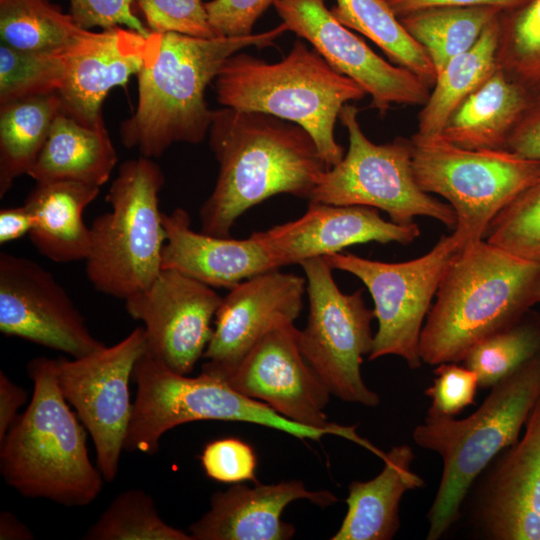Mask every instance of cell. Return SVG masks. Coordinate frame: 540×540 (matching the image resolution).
<instances>
[{
  "label": "cell",
  "instance_id": "6da1fadb",
  "mask_svg": "<svg viewBox=\"0 0 540 540\" xmlns=\"http://www.w3.org/2000/svg\"><path fill=\"white\" fill-rule=\"evenodd\" d=\"M208 137L219 169L199 212L205 234L229 237L244 212L274 195L310 199L330 169L305 129L270 114L215 109Z\"/></svg>",
  "mask_w": 540,
  "mask_h": 540
},
{
  "label": "cell",
  "instance_id": "7a4b0ae2",
  "mask_svg": "<svg viewBox=\"0 0 540 540\" xmlns=\"http://www.w3.org/2000/svg\"><path fill=\"white\" fill-rule=\"evenodd\" d=\"M286 31L281 23L241 37L151 32L137 74V107L120 127L122 144L137 149L141 156L156 158L175 143H201L214 115L205 92L227 59L248 47L272 46Z\"/></svg>",
  "mask_w": 540,
  "mask_h": 540
},
{
  "label": "cell",
  "instance_id": "3957f363",
  "mask_svg": "<svg viewBox=\"0 0 540 540\" xmlns=\"http://www.w3.org/2000/svg\"><path fill=\"white\" fill-rule=\"evenodd\" d=\"M540 302V262L481 240L461 250L443 275L425 319L423 363L464 360L481 340Z\"/></svg>",
  "mask_w": 540,
  "mask_h": 540
},
{
  "label": "cell",
  "instance_id": "277c9868",
  "mask_svg": "<svg viewBox=\"0 0 540 540\" xmlns=\"http://www.w3.org/2000/svg\"><path fill=\"white\" fill-rule=\"evenodd\" d=\"M27 374L32 398L0 441L1 475L24 497L87 506L104 478L89 459L84 425L58 387L53 358H33Z\"/></svg>",
  "mask_w": 540,
  "mask_h": 540
},
{
  "label": "cell",
  "instance_id": "5b68a950",
  "mask_svg": "<svg viewBox=\"0 0 540 540\" xmlns=\"http://www.w3.org/2000/svg\"><path fill=\"white\" fill-rule=\"evenodd\" d=\"M463 419L428 409L413 430L421 448L438 453L442 476L427 513V540L442 538L459 520L473 483L491 461L516 443L540 397V353L496 383Z\"/></svg>",
  "mask_w": 540,
  "mask_h": 540
},
{
  "label": "cell",
  "instance_id": "8992f818",
  "mask_svg": "<svg viewBox=\"0 0 540 540\" xmlns=\"http://www.w3.org/2000/svg\"><path fill=\"white\" fill-rule=\"evenodd\" d=\"M215 90L223 107L262 112L301 126L329 168L345 155L334 135L343 106L366 95L301 40L275 63L241 51L232 55L215 79Z\"/></svg>",
  "mask_w": 540,
  "mask_h": 540
},
{
  "label": "cell",
  "instance_id": "52a82bcc",
  "mask_svg": "<svg viewBox=\"0 0 540 540\" xmlns=\"http://www.w3.org/2000/svg\"><path fill=\"white\" fill-rule=\"evenodd\" d=\"M161 168L139 156L123 162L106 195L111 210L90 226L85 272L93 287L119 299L146 289L162 270L166 232L159 209Z\"/></svg>",
  "mask_w": 540,
  "mask_h": 540
},
{
  "label": "cell",
  "instance_id": "ba28073f",
  "mask_svg": "<svg viewBox=\"0 0 540 540\" xmlns=\"http://www.w3.org/2000/svg\"><path fill=\"white\" fill-rule=\"evenodd\" d=\"M136 398L124 441V451L154 454L170 429L193 421L246 422L280 430L301 440L318 441L335 429L292 421L267 404L243 395L221 375L203 369L196 377L178 374L144 353L132 375Z\"/></svg>",
  "mask_w": 540,
  "mask_h": 540
},
{
  "label": "cell",
  "instance_id": "9c48e42d",
  "mask_svg": "<svg viewBox=\"0 0 540 540\" xmlns=\"http://www.w3.org/2000/svg\"><path fill=\"white\" fill-rule=\"evenodd\" d=\"M411 141L415 179L423 191L443 197L453 208V234L461 250L484 240L495 216L540 178V160L508 149H465L441 135L417 133Z\"/></svg>",
  "mask_w": 540,
  "mask_h": 540
},
{
  "label": "cell",
  "instance_id": "30bf717a",
  "mask_svg": "<svg viewBox=\"0 0 540 540\" xmlns=\"http://www.w3.org/2000/svg\"><path fill=\"white\" fill-rule=\"evenodd\" d=\"M358 112L352 104L343 106L339 119L348 133L347 153L324 172L309 201L381 209L400 225L426 216L454 229L453 208L423 191L415 179L411 138L375 144L362 131Z\"/></svg>",
  "mask_w": 540,
  "mask_h": 540
},
{
  "label": "cell",
  "instance_id": "8fae6325",
  "mask_svg": "<svg viewBox=\"0 0 540 540\" xmlns=\"http://www.w3.org/2000/svg\"><path fill=\"white\" fill-rule=\"evenodd\" d=\"M306 276L309 313L299 330V348L309 365L339 399L376 407L380 397L365 384L363 357L371 353L373 309L366 306L362 289L347 294L336 284L333 268L323 257L299 264Z\"/></svg>",
  "mask_w": 540,
  "mask_h": 540
},
{
  "label": "cell",
  "instance_id": "7c38bea8",
  "mask_svg": "<svg viewBox=\"0 0 540 540\" xmlns=\"http://www.w3.org/2000/svg\"><path fill=\"white\" fill-rule=\"evenodd\" d=\"M460 251L452 233L441 236L426 254L404 262H382L341 252L323 256L333 269L361 280L373 299L378 330L369 360L395 355L410 369L421 367L419 345L425 319L443 275Z\"/></svg>",
  "mask_w": 540,
  "mask_h": 540
},
{
  "label": "cell",
  "instance_id": "4fadbf2b",
  "mask_svg": "<svg viewBox=\"0 0 540 540\" xmlns=\"http://www.w3.org/2000/svg\"><path fill=\"white\" fill-rule=\"evenodd\" d=\"M145 352V330L137 327L120 342L86 356L53 358L58 387L91 435L96 466L108 482L118 475L133 406L129 382Z\"/></svg>",
  "mask_w": 540,
  "mask_h": 540
},
{
  "label": "cell",
  "instance_id": "5bb4252c",
  "mask_svg": "<svg viewBox=\"0 0 540 540\" xmlns=\"http://www.w3.org/2000/svg\"><path fill=\"white\" fill-rule=\"evenodd\" d=\"M298 338L294 324L273 330L223 378L238 392L267 404L282 416L306 426L335 429L383 459L386 453L360 437L356 426L327 420L324 409L331 392L303 357Z\"/></svg>",
  "mask_w": 540,
  "mask_h": 540
},
{
  "label": "cell",
  "instance_id": "9a60e30c",
  "mask_svg": "<svg viewBox=\"0 0 540 540\" xmlns=\"http://www.w3.org/2000/svg\"><path fill=\"white\" fill-rule=\"evenodd\" d=\"M287 31L309 42L337 72L370 95V106L385 115L395 105H424L430 86L412 71L375 53L351 29L342 25L326 0H275Z\"/></svg>",
  "mask_w": 540,
  "mask_h": 540
},
{
  "label": "cell",
  "instance_id": "2e32d148",
  "mask_svg": "<svg viewBox=\"0 0 540 540\" xmlns=\"http://www.w3.org/2000/svg\"><path fill=\"white\" fill-rule=\"evenodd\" d=\"M463 503L479 538L540 540V397L522 437L491 461Z\"/></svg>",
  "mask_w": 540,
  "mask_h": 540
},
{
  "label": "cell",
  "instance_id": "e0dca14e",
  "mask_svg": "<svg viewBox=\"0 0 540 540\" xmlns=\"http://www.w3.org/2000/svg\"><path fill=\"white\" fill-rule=\"evenodd\" d=\"M0 331L72 358L106 345L93 336L71 297L37 262L0 253Z\"/></svg>",
  "mask_w": 540,
  "mask_h": 540
},
{
  "label": "cell",
  "instance_id": "ac0fdd59",
  "mask_svg": "<svg viewBox=\"0 0 540 540\" xmlns=\"http://www.w3.org/2000/svg\"><path fill=\"white\" fill-rule=\"evenodd\" d=\"M222 299L213 287L164 268L149 287L124 301L130 317L144 325L146 353L188 375L210 342Z\"/></svg>",
  "mask_w": 540,
  "mask_h": 540
},
{
  "label": "cell",
  "instance_id": "d6986e66",
  "mask_svg": "<svg viewBox=\"0 0 540 540\" xmlns=\"http://www.w3.org/2000/svg\"><path fill=\"white\" fill-rule=\"evenodd\" d=\"M306 278L279 269L244 280L223 297L202 368L222 377L267 334L294 324L303 308Z\"/></svg>",
  "mask_w": 540,
  "mask_h": 540
},
{
  "label": "cell",
  "instance_id": "ffe728a7",
  "mask_svg": "<svg viewBox=\"0 0 540 540\" xmlns=\"http://www.w3.org/2000/svg\"><path fill=\"white\" fill-rule=\"evenodd\" d=\"M253 235L283 267L359 243L408 245L420 236V228L416 223L386 221L373 207L309 201L306 212L298 219Z\"/></svg>",
  "mask_w": 540,
  "mask_h": 540
},
{
  "label": "cell",
  "instance_id": "44dd1931",
  "mask_svg": "<svg viewBox=\"0 0 540 540\" xmlns=\"http://www.w3.org/2000/svg\"><path fill=\"white\" fill-rule=\"evenodd\" d=\"M148 45V36L122 26L94 32L70 54L57 92L60 112L89 128H106L104 99L112 88L140 72Z\"/></svg>",
  "mask_w": 540,
  "mask_h": 540
},
{
  "label": "cell",
  "instance_id": "7402d4cb",
  "mask_svg": "<svg viewBox=\"0 0 540 540\" xmlns=\"http://www.w3.org/2000/svg\"><path fill=\"white\" fill-rule=\"evenodd\" d=\"M306 499L326 507L337 497L327 490L309 491L300 480L254 486L236 483L211 496L209 510L189 526L193 540H288L295 528L282 521L284 509Z\"/></svg>",
  "mask_w": 540,
  "mask_h": 540
},
{
  "label": "cell",
  "instance_id": "603a6c76",
  "mask_svg": "<svg viewBox=\"0 0 540 540\" xmlns=\"http://www.w3.org/2000/svg\"><path fill=\"white\" fill-rule=\"evenodd\" d=\"M166 241L162 269H175L213 288L231 289L246 279L282 268L253 233L245 239L196 232L189 213L162 212Z\"/></svg>",
  "mask_w": 540,
  "mask_h": 540
},
{
  "label": "cell",
  "instance_id": "cb8c5ba5",
  "mask_svg": "<svg viewBox=\"0 0 540 540\" xmlns=\"http://www.w3.org/2000/svg\"><path fill=\"white\" fill-rule=\"evenodd\" d=\"M415 459L408 444L386 453L384 467L371 480L352 481L346 499L347 512L332 540H390L400 528L399 507L407 491L425 486L412 471Z\"/></svg>",
  "mask_w": 540,
  "mask_h": 540
},
{
  "label": "cell",
  "instance_id": "d4e9b609",
  "mask_svg": "<svg viewBox=\"0 0 540 540\" xmlns=\"http://www.w3.org/2000/svg\"><path fill=\"white\" fill-rule=\"evenodd\" d=\"M100 187L74 181L38 182L24 204L33 216L29 237L34 247L56 263L86 260L91 230L83 219Z\"/></svg>",
  "mask_w": 540,
  "mask_h": 540
},
{
  "label": "cell",
  "instance_id": "484cf974",
  "mask_svg": "<svg viewBox=\"0 0 540 540\" xmlns=\"http://www.w3.org/2000/svg\"><path fill=\"white\" fill-rule=\"evenodd\" d=\"M531 99L521 85L497 68L451 114L441 136L465 149H507L508 138Z\"/></svg>",
  "mask_w": 540,
  "mask_h": 540
},
{
  "label": "cell",
  "instance_id": "4316f807",
  "mask_svg": "<svg viewBox=\"0 0 540 540\" xmlns=\"http://www.w3.org/2000/svg\"><path fill=\"white\" fill-rule=\"evenodd\" d=\"M117 162V152L106 128H89L59 112L27 175L37 183L74 181L101 187Z\"/></svg>",
  "mask_w": 540,
  "mask_h": 540
},
{
  "label": "cell",
  "instance_id": "83f0119b",
  "mask_svg": "<svg viewBox=\"0 0 540 540\" xmlns=\"http://www.w3.org/2000/svg\"><path fill=\"white\" fill-rule=\"evenodd\" d=\"M498 36L499 16L488 24L469 50L452 58L437 74L429 97L418 113L417 134L441 135L457 107L496 71Z\"/></svg>",
  "mask_w": 540,
  "mask_h": 540
},
{
  "label": "cell",
  "instance_id": "f1b7e54d",
  "mask_svg": "<svg viewBox=\"0 0 540 540\" xmlns=\"http://www.w3.org/2000/svg\"><path fill=\"white\" fill-rule=\"evenodd\" d=\"M60 112L57 93L0 105V198L36 162Z\"/></svg>",
  "mask_w": 540,
  "mask_h": 540
},
{
  "label": "cell",
  "instance_id": "f546056e",
  "mask_svg": "<svg viewBox=\"0 0 540 540\" xmlns=\"http://www.w3.org/2000/svg\"><path fill=\"white\" fill-rule=\"evenodd\" d=\"M93 33L50 0H0L1 44L10 48L25 52L70 51Z\"/></svg>",
  "mask_w": 540,
  "mask_h": 540
},
{
  "label": "cell",
  "instance_id": "4dcf8cb0",
  "mask_svg": "<svg viewBox=\"0 0 540 540\" xmlns=\"http://www.w3.org/2000/svg\"><path fill=\"white\" fill-rule=\"evenodd\" d=\"M502 11L491 6L432 7L398 18L438 74L452 58L469 50Z\"/></svg>",
  "mask_w": 540,
  "mask_h": 540
},
{
  "label": "cell",
  "instance_id": "1f68e13d",
  "mask_svg": "<svg viewBox=\"0 0 540 540\" xmlns=\"http://www.w3.org/2000/svg\"><path fill=\"white\" fill-rule=\"evenodd\" d=\"M331 12L342 25L376 44L390 62L412 71L432 87L437 77L433 63L386 0H336Z\"/></svg>",
  "mask_w": 540,
  "mask_h": 540
},
{
  "label": "cell",
  "instance_id": "d6a6232c",
  "mask_svg": "<svg viewBox=\"0 0 540 540\" xmlns=\"http://www.w3.org/2000/svg\"><path fill=\"white\" fill-rule=\"evenodd\" d=\"M540 353V313L529 310L511 325L477 343L464 365L473 370L479 387L491 388Z\"/></svg>",
  "mask_w": 540,
  "mask_h": 540
},
{
  "label": "cell",
  "instance_id": "836d02e7",
  "mask_svg": "<svg viewBox=\"0 0 540 540\" xmlns=\"http://www.w3.org/2000/svg\"><path fill=\"white\" fill-rule=\"evenodd\" d=\"M496 60L532 97L540 95V0L500 13Z\"/></svg>",
  "mask_w": 540,
  "mask_h": 540
},
{
  "label": "cell",
  "instance_id": "e575fe53",
  "mask_svg": "<svg viewBox=\"0 0 540 540\" xmlns=\"http://www.w3.org/2000/svg\"><path fill=\"white\" fill-rule=\"evenodd\" d=\"M85 540H193L167 524L153 498L140 488L119 493L88 528Z\"/></svg>",
  "mask_w": 540,
  "mask_h": 540
},
{
  "label": "cell",
  "instance_id": "d590c367",
  "mask_svg": "<svg viewBox=\"0 0 540 540\" xmlns=\"http://www.w3.org/2000/svg\"><path fill=\"white\" fill-rule=\"evenodd\" d=\"M75 49L25 52L1 44L0 105L26 97L57 93L65 80L70 54Z\"/></svg>",
  "mask_w": 540,
  "mask_h": 540
},
{
  "label": "cell",
  "instance_id": "8d00e7d4",
  "mask_svg": "<svg viewBox=\"0 0 540 540\" xmlns=\"http://www.w3.org/2000/svg\"><path fill=\"white\" fill-rule=\"evenodd\" d=\"M484 240L516 256L540 262V178L495 216Z\"/></svg>",
  "mask_w": 540,
  "mask_h": 540
},
{
  "label": "cell",
  "instance_id": "74e56055",
  "mask_svg": "<svg viewBox=\"0 0 540 540\" xmlns=\"http://www.w3.org/2000/svg\"><path fill=\"white\" fill-rule=\"evenodd\" d=\"M147 28L153 33H179L200 38L217 37L203 0H135Z\"/></svg>",
  "mask_w": 540,
  "mask_h": 540
},
{
  "label": "cell",
  "instance_id": "f35d334b",
  "mask_svg": "<svg viewBox=\"0 0 540 540\" xmlns=\"http://www.w3.org/2000/svg\"><path fill=\"white\" fill-rule=\"evenodd\" d=\"M200 461L206 475L217 482H257L254 449L239 438L227 437L207 443Z\"/></svg>",
  "mask_w": 540,
  "mask_h": 540
},
{
  "label": "cell",
  "instance_id": "ab89813d",
  "mask_svg": "<svg viewBox=\"0 0 540 540\" xmlns=\"http://www.w3.org/2000/svg\"><path fill=\"white\" fill-rule=\"evenodd\" d=\"M434 374L432 385L424 391L431 399L430 409L456 417L466 407L474 404L479 381L473 370L465 365L448 362L437 365Z\"/></svg>",
  "mask_w": 540,
  "mask_h": 540
},
{
  "label": "cell",
  "instance_id": "60d3db41",
  "mask_svg": "<svg viewBox=\"0 0 540 540\" xmlns=\"http://www.w3.org/2000/svg\"><path fill=\"white\" fill-rule=\"evenodd\" d=\"M69 3L70 15L84 29L124 26L143 36L151 33L135 14V0H69Z\"/></svg>",
  "mask_w": 540,
  "mask_h": 540
},
{
  "label": "cell",
  "instance_id": "b9f144b4",
  "mask_svg": "<svg viewBox=\"0 0 540 540\" xmlns=\"http://www.w3.org/2000/svg\"><path fill=\"white\" fill-rule=\"evenodd\" d=\"M275 0H210L206 2L210 25L217 37L253 34L262 14Z\"/></svg>",
  "mask_w": 540,
  "mask_h": 540
},
{
  "label": "cell",
  "instance_id": "7bdbcfd3",
  "mask_svg": "<svg viewBox=\"0 0 540 540\" xmlns=\"http://www.w3.org/2000/svg\"><path fill=\"white\" fill-rule=\"evenodd\" d=\"M507 149L522 157L540 160V95L532 97L508 138Z\"/></svg>",
  "mask_w": 540,
  "mask_h": 540
},
{
  "label": "cell",
  "instance_id": "ee69618b",
  "mask_svg": "<svg viewBox=\"0 0 540 540\" xmlns=\"http://www.w3.org/2000/svg\"><path fill=\"white\" fill-rule=\"evenodd\" d=\"M397 17L432 7L491 6L504 10L517 8L529 0H386Z\"/></svg>",
  "mask_w": 540,
  "mask_h": 540
},
{
  "label": "cell",
  "instance_id": "f6af8a7d",
  "mask_svg": "<svg viewBox=\"0 0 540 540\" xmlns=\"http://www.w3.org/2000/svg\"><path fill=\"white\" fill-rule=\"evenodd\" d=\"M27 392L0 371V441L18 418L19 408L26 402Z\"/></svg>",
  "mask_w": 540,
  "mask_h": 540
},
{
  "label": "cell",
  "instance_id": "bcb514c9",
  "mask_svg": "<svg viewBox=\"0 0 540 540\" xmlns=\"http://www.w3.org/2000/svg\"><path fill=\"white\" fill-rule=\"evenodd\" d=\"M33 216L25 204L0 210V243L17 240L29 234Z\"/></svg>",
  "mask_w": 540,
  "mask_h": 540
},
{
  "label": "cell",
  "instance_id": "7dc6e473",
  "mask_svg": "<svg viewBox=\"0 0 540 540\" xmlns=\"http://www.w3.org/2000/svg\"><path fill=\"white\" fill-rule=\"evenodd\" d=\"M33 532L12 512L0 513V540H32Z\"/></svg>",
  "mask_w": 540,
  "mask_h": 540
}]
</instances>
